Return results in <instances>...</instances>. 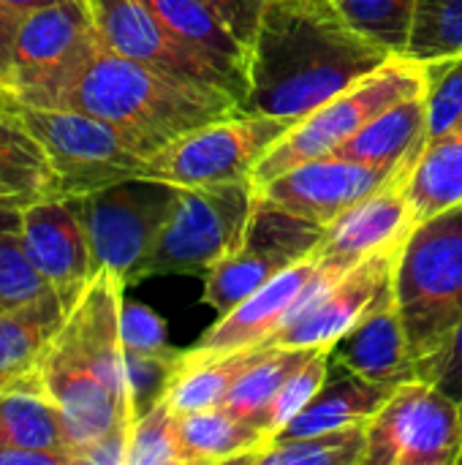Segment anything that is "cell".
Returning a JSON list of instances; mask_svg holds the SVG:
<instances>
[{
	"instance_id": "6da1fadb",
	"label": "cell",
	"mask_w": 462,
	"mask_h": 465,
	"mask_svg": "<svg viewBox=\"0 0 462 465\" xmlns=\"http://www.w3.org/2000/svg\"><path fill=\"white\" fill-rule=\"evenodd\" d=\"M392 57L346 19L338 0H267L240 112L300 120Z\"/></svg>"
},
{
	"instance_id": "7a4b0ae2",
	"label": "cell",
	"mask_w": 462,
	"mask_h": 465,
	"mask_svg": "<svg viewBox=\"0 0 462 465\" xmlns=\"http://www.w3.org/2000/svg\"><path fill=\"white\" fill-rule=\"evenodd\" d=\"M123 278L98 270L54 335L38 381L57 406L71 455L79 458L114 430L133 433L139 420L120 332Z\"/></svg>"
},
{
	"instance_id": "3957f363",
	"label": "cell",
	"mask_w": 462,
	"mask_h": 465,
	"mask_svg": "<svg viewBox=\"0 0 462 465\" xmlns=\"http://www.w3.org/2000/svg\"><path fill=\"white\" fill-rule=\"evenodd\" d=\"M57 106L79 109L117 125L144 158L210 120L240 112L231 95L182 84L109 52L103 44Z\"/></svg>"
},
{
	"instance_id": "277c9868",
	"label": "cell",
	"mask_w": 462,
	"mask_h": 465,
	"mask_svg": "<svg viewBox=\"0 0 462 465\" xmlns=\"http://www.w3.org/2000/svg\"><path fill=\"white\" fill-rule=\"evenodd\" d=\"M395 297L419 373L462 319V202L411 232L398 253Z\"/></svg>"
},
{
	"instance_id": "5b68a950",
	"label": "cell",
	"mask_w": 462,
	"mask_h": 465,
	"mask_svg": "<svg viewBox=\"0 0 462 465\" xmlns=\"http://www.w3.org/2000/svg\"><path fill=\"white\" fill-rule=\"evenodd\" d=\"M419 90H428L425 65L411 57L395 54L373 74L362 76L343 93L332 95L329 101L300 117L261 155L251 180L256 185H264L300 163L332 155L354 134H359L378 112Z\"/></svg>"
},
{
	"instance_id": "8992f818",
	"label": "cell",
	"mask_w": 462,
	"mask_h": 465,
	"mask_svg": "<svg viewBox=\"0 0 462 465\" xmlns=\"http://www.w3.org/2000/svg\"><path fill=\"white\" fill-rule=\"evenodd\" d=\"M98 49L101 38L87 0H65L30 14L16 33L0 101L57 106Z\"/></svg>"
},
{
	"instance_id": "52a82bcc",
	"label": "cell",
	"mask_w": 462,
	"mask_h": 465,
	"mask_svg": "<svg viewBox=\"0 0 462 465\" xmlns=\"http://www.w3.org/2000/svg\"><path fill=\"white\" fill-rule=\"evenodd\" d=\"M259 191L253 180L177 188L144 278L204 275L242 245Z\"/></svg>"
},
{
	"instance_id": "ba28073f",
	"label": "cell",
	"mask_w": 462,
	"mask_h": 465,
	"mask_svg": "<svg viewBox=\"0 0 462 465\" xmlns=\"http://www.w3.org/2000/svg\"><path fill=\"white\" fill-rule=\"evenodd\" d=\"M41 142L57 174L60 196H84L103 185L139 177L142 150L112 123L63 106H27L0 101Z\"/></svg>"
},
{
	"instance_id": "9c48e42d",
	"label": "cell",
	"mask_w": 462,
	"mask_h": 465,
	"mask_svg": "<svg viewBox=\"0 0 462 465\" xmlns=\"http://www.w3.org/2000/svg\"><path fill=\"white\" fill-rule=\"evenodd\" d=\"M294 123V117L231 112L177 136L144 158L139 177L169 183L174 188H204L251 180L261 155Z\"/></svg>"
},
{
	"instance_id": "30bf717a",
	"label": "cell",
	"mask_w": 462,
	"mask_h": 465,
	"mask_svg": "<svg viewBox=\"0 0 462 465\" xmlns=\"http://www.w3.org/2000/svg\"><path fill=\"white\" fill-rule=\"evenodd\" d=\"M174 196V185L147 177H128L74 196L90 240L95 272L112 270L125 286L144 281V270L172 213Z\"/></svg>"
},
{
	"instance_id": "8fae6325",
	"label": "cell",
	"mask_w": 462,
	"mask_h": 465,
	"mask_svg": "<svg viewBox=\"0 0 462 465\" xmlns=\"http://www.w3.org/2000/svg\"><path fill=\"white\" fill-rule=\"evenodd\" d=\"M365 465H460L462 414L428 379L395 387L365 425Z\"/></svg>"
},
{
	"instance_id": "7c38bea8",
	"label": "cell",
	"mask_w": 462,
	"mask_h": 465,
	"mask_svg": "<svg viewBox=\"0 0 462 465\" xmlns=\"http://www.w3.org/2000/svg\"><path fill=\"white\" fill-rule=\"evenodd\" d=\"M321 242V226L256 199L242 245L204 272L202 302L223 316L270 278L316 253Z\"/></svg>"
},
{
	"instance_id": "4fadbf2b",
	"label": "cell",
	"mask_w": 462,
	"mask_h": 465,
	"mask_svg": "<svg viewBox=\"0 0 462 465\" xmlns=\"http://www.w3.org/2000/svg\"><path fill=\"white\" fill-rule=\"evenodd\" d=\"M398 253H376L351 270L321 259L297 313L264 343L272 349H332L395 281Z\"/></svg>"
},
{
	"instance_id": "5bb4252c",
	"label": "cell",
	"mask_w": 462,
	"mask_h": 465,
	"mask_svg": "<svg viewBox=\"0 0 462 465\" xmlns=\"http://www.w3.org/2000/svg\"><path fill=\"white\" fill-rule=\"evenodd\" d=\"M101 44L182 84L226 93L242 101L237 84L193 46L177 38L144 0H87Z\"/></svg>"
},
{
	"instance_id": "9a60e30c",
	"label": "cell",
	"mask_w": 462,
	"mask_h": 465,
	"mask_svg": "<svg viewBox=\"0 0 462 465\" xmlns=\"http://www.w3.org/2000/svg\"><path fill=\"white\" fill-rule=\"evenodd\" d=\"M417 158L419 153L406 158L378 188H373L332 226H327L321 242L324 262L351 270L354 264L376 253H400V248L417 229V215L408 193Z\"/></svg>"
},
{
	"instance_id": "2e32d148",
	"label": "cell",
	"mask_w": 462,
	"mask_h": 465,
	"mask_svg": "<svg viewBox=\"0 0 462 465\" xmlns=\"http://www.w3.org/2000/svg\"><path fill=\"white\" fill-rule=\"evenodd\" d=\"M395 169L368 166L340 155H324L300 163L264 185H256V191L264 204L327 229L362 196L378 188Z\"/></svg>"
},
{
	"instance_id": "e0dca14e",
	"label": "cell",
	"mask_w": 462,
	"mask_h": 465,
	"mask_svg": "<svg viewBox=\"0 0 462 465\" xmlns=\"http://www.w3.org/2000/svg\"><path fill=\"white\" fill-rule=\"evenodd\" d=\"M19 237L30 264L71 311L95 275L76 199L57 196L22 207Z\"/></svg>"
},
{
	"instance_id": "ac0fdd59",
	"label": "cell",
	"mask_w": 462,
	"mask_h": 465,
	"mask_svg": "<svg viewBox=\"0 0 462 465\" xmlns=\"http://www.w3.org/2000/svg\"><path fill=\"white\" fill-rule=\"evenodd\" d=\"M321 264V248L302 262L286 267L275 278H270L261 289L245 297L237 308L218 316L212 327L199 338L196 346L215 351H237V349H259L264 346L300 308L310 278Z\"/></svg>"
},
{
	"instance_id": "d6986e66",
	"label": "cell",
	"mask_w": 462,
	"mask_h": 465,
	"mask_svg": "<svg viewBox=\"0 0 462 465\" xmlns=\"http://www.w3.org/2000/svg\"><path fill=\"white\" fill-rule=\"evenodd\" d=\"M332 362L346 373H357L368 381L389 387L419 379L417 362L408 351V335L395 297V281L332 346Z\"/></svg>"
},
{
	"instance_id": "ffe728a7",
	"label": "cell",
	"mask_w": 462,
	"mask_h": 465,
	"mask_svg": "<svg viewBox=\"0 0 462 465\" xmlns=\"http://www.w3.org/2000/svg\"><path fill=\"white\" fill-rule=\"evenodd\" d=\"M68 308L57 292H44L33 302L0 313V390L38 379L46 351L65 324Z\"/></svg>"
},
{
	"instance_id": "44dd1931",
	"label": "cell",
	"mask_w": 462,
	"mask_h": 465,
	"mask_svg": "<svg viewBox=\"0 0 462 465\" xmlns=\"http://www.w3.org/2000/svg\"><path fill=\"white\" fill-rule=\"evenodd\" d=\"M428 139H430V104H428V90H419L378 112L359 134H354L332 155L359 161L368 166L395 169L406 158L422 153Z\"/></svg>"
},
{
	"instance_id": "7402d4cb",
	"label": "cell",
	"mask_w": 462,
	"mask_h": 465,
	"mask_svg": "<svg viewBox=\"0 0 462 465\" xmlns=\"http://www.w3.org/2000/svg\"><path fill=\"white\" fill-rule=\"evenodd\" d=\"M261 351L264 346L237 351L191 346L177 354L174 373L163 398L177 414L223 406L237 379L261 357Z\"/></svg>"
},
{
	"instance_id": "603a6c76",
	"label": "cell",
	"mask_w": 462,
	"mask_h": 465,
	"mask_svg": "<svg viewBox=\"0 0 462 465\" xmlns=\"http://www.w3.org/2000/svg\"><path fill=\"white\" fill-rule=\"evenodd\" d=\"M144 3L177 38H182L202 57L215 63L245 98L251 49L229 30V25L204 0H144Z\"/></svg>"
},
{
	"instance_id": "cb8c5ba5",
	"label": "cell",
	"mask_w": 462,
	"mask_h": 465,
	"mask_svg": "<svg viewBox=\"0 0 462 465\" xmlns=\"http://www.w3.org/2000/svg\"><path fill=\"white\" fill-rule=\"evenodd\" d=\"M395 392L389 384L368 381L357 373H346L343 379H335L316 392V398L272 439V441H289L329 430H343L354 425H365Z\"/></svg>"
},
{
	"instance_id": "d4e9b609",
	"label": "cell",
	"mask_w": 462,
	"mask_h": 465,
	"mask_svg": "<svg viewBox=\"0 0 462 465\" xmlns=\"http://www.w3.org/2000/svg\"><path fill=\"white\" fill-rule=\"evenodd\" d=\"M57 196V174L46 150L11 109L0 106V204L22 210Z\"/></svg>"
},
{
	"instance_id": "484cf974",
	"label": "cell",
	"mask_w": 462,
	"mask_h": 465,
	"mask_svg": "<svg viewBox=\"0 0 462 465\" xmlns=\"http://www.w3.org/2000/svg\"><path fill=\"white\" fill-rule=\"evenodd\" d=\"M180 436L188 465L242 463L270 444V436L256 422L226 406L180 414Z\"/></svg>"
},
{
	"instance_id": "4316f807",
	"label": "cell",
	"mask_w": 462,
	"mask_h": 465,
	"mask_svg": "<svg viewBox=\"0 0 462 465\" xmlns=\"http://www.w3.org/2000/svg\"><path fill=\"white\" fill-rule=\"evenodd\" d=\"M417 226L462 202V114L430 136L408 183Z\"/></svg>"
},
{
	"instance_id": "83f0119b",
	"label": "cell",
	"mask_w": 462,
	"mask_h": 465,
	"mask_svg": "<svg viewBox=\"0 0 462 465\" xmlns=\"http://www.w3.org/2000/svg\"><path fill=\"white\" fill-rule=\"evenodd\" d=\"M11 447L71 455L63 417L57 406L46 398L38 379L22 387L0 390V450Z\"/></svg>"
},
{
	"instance_id": "f1b7e54d",
	"label": "cell",
	"mask_w": 462,
	"mask_h": 465,
	"mask_svg": "<svg viewBox=\"0 0 462 465\" xmlns=\"http://www.w3.org/2000/svg\"><path fill=\"white\" fill-rule=\"evenodd\" d=\"M368 425V422H365ZM365 425L289 439V441H270L264 450L248 455L242 463L253 465H365Z\"/></svg>"
},
{
	"instance_id": "f546056e",
	"label": "cell",
	"mask_w": 462,
	"mask_h": 465,
	"mask_svg": "<svg viewBox=\"0 0 462 465\" xmlns=\"http://www.w3.org/2000/svg\"><path fill=\"white\" fill-rule=\"evenodd\" d=\"M324 349V346H321ZM319 349H272L264 346L261 357L237 379L226 398V409L256 422L259 414L270 406L275 392L289 376H294Z\"/></svg>"
},
{
	"instance_id": "4dcf8cb0",
	"label": "cell",
	"mask_w": 462,
	"mask_h": 465,
	"mask_svg": "<svg viewBox=\"0 0 462 465\" xmlns=\"http://www.w3.org/2000/svg\"><path fill=\"white\" fill-rule=\"evenodd\" d=\"M125 465H188L180 436V414L166 398L139 414Z\"/></svg>"
},
{
	"instance_id": "1f68e13d",
	"label": "cell",
	"mask_w": 462,
	"mask_h": 465,
	"mask_svg": "<svg viewBox=\"0 0 462 465\" xmlns=\"http://www.w3.org/2000/svg\"><path fill=\"white\" fill-rule=\"evenodd\" d=\"M462 52V0H417V16L403 57L428 63Z\"/></svg>"
},
{
	"instance_id": "d6a6232c",
	"label": "cell",
	"mask_w": 462,
	"mask_h": 465,
	"mask_svg": "<svg viewBox=\"0 0 462 465\" xmlns=\"http://www.w3.org/2000/svg\"><path fill=\"white\" fill-rule=\"evenodd\" d=\"M338 5L357 30L387 46L392 54H406L417 0H338Z\"/></svg>"
},
{
	"instance_id": "836d02e7",
	"label": "cell",
	"mask_w": 462,
	"mask_h": 465,
	"mask_svg": "<svg viewBox=\"0 0 462 465\" xmlns=\"http://www.w3.org/2000/svg\"><path fill=\"white\" fill-rule=\"evenodd\" d=\"M332 365V349H319L294 376L283 381V387L275 392L270 406L259 414L256 425L270 436V441L316 398V392L327 384Z\"/></svg>"
},
{
	"instance_id": "e575fe53",
	"label": "cell",
	"mask_w": 462,
	"mask_h": 465,
	"mask_svg": "<svg viewBox=\"0 0 462 465\" xmlns=\"http://www.w3.org/2000/svg\"><path fill=\"white\" fill-rule=\"evenodd\" d=\"M49 292V283L30 264L19 232L0 234V313L22 308Z\"/></svg>"
},
{
	"instance_id": "d590c367",
	"label": "cell",
	"mask_w": 462,
	"mask_h": 465,
	"mask_svg": "<svg viewBox=\"0 0 462 465\" xmlns=\"http://www.w3.org/2000/svg\"><path fill=\"white\" fill-rule=\"evenodd\" d=\"M428 76L430 136L447 131L462 114V52L422 63Z\"/></svg>"
},
{
	"instance_id": "8d00e7d4",
	"label": "cell",
	"mask_w": 462,
	"mask_h": 465,
	"mask_svg": "<svg viewBox=\"0 0 462 465\" xmlns=\"http://www.w3.org/2000/svg\"><path fill=\"white\" fill-rule=\"evenodd\" d=\"M120 332H123L125 351H136V354H166V351H172L169 338H166L169 335L166 322L152 308H147L142 302H123Z\"/></svg>"
},
{
	"instance_id": "74e56055",
	"label": "cell",
	"mask_w": 462,
	"mask_h": 465,
	"mask_svg": "<svg viewBox=\"0 0 462 465\" xmlns=\"http://www.w3.org/2000/svg\"><path fill=\"white\" fill-rule=\"evenodd\" d=\"M419 379H428L438 390H444L462 414V319L455 324L444 346L419 368Z\"/></svg>"
},
{
	"instance_id": "f35d334b",
	"label": "cell",
	"mask_w": 462,
	"mask_h": 465,
	"mask_svg": "<svg viewBox=\"0 0 462 465\" xmlns=\"http://www.w3.org/2000/svg\"><path fill=\"white\" fill-rule=\"evenodd\" d=\"M57 3H65V0H0V87H3L8 65H11L14 41H16L22 22L30 14L57 5Z\"/></svg>"
},
{
	"instance_id": "ab89813d",
	"label": "cell",
	"mask_w": 462,
	"mask_h": 465,
	"mask_svg": "<svg viewBox=\"0 0 462 465\" xmlns=\"http://www.w3.org/2000/svg\"><path fill=\"white\" fill-rule=\"evenodd\" d=\"M204 3L251 49V41L256 35V27H259V19H261V11H264L267 0H204Z\"/></svg>"
},
{
	"instance_id": "60d3db41",
	"label": "cell",
	"mask_w": 462,
	"mask_h": 465,
	"mask_svg": "<svg viewBox=\"0 0 462 465\" xmlns=\"http://www.w3.org/2000/svg\"><path fill=\"white\" fill-rule=\"evenodd\" d=\"M19 226H22V210L11 204H0V234L19 232Z\"/></svg>"
}]
</instances>
